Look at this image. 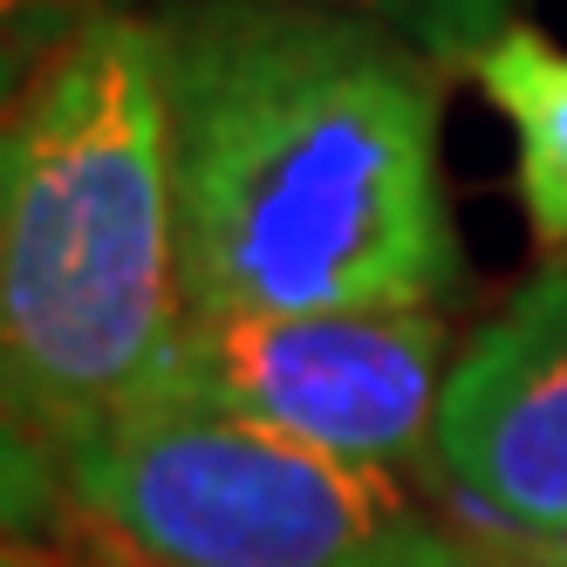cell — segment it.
Wrapping results in <instances>:
<instances>
[{
	"mask_svg": "<svg viewBox=\"0 0 567 567\" xmlns=\"http://www.w3.org/2000/svg\"><path fill=\"white\" fill-rule=\"evenodd\" d=\"M96 8H110V0H0V34H8L14 49H55L62 34L83 21V14H96Z\"/></svg>",
	"mask_w": 567,
	"mask_h": 567,
	"instance_id": "cell-9",
	"label": "cell"
},
{
	"mask_svg": "<svg viewBox=\"0 0 567 567\" xmlns=\"http://www.w3.org/2000/svg\"><path fill=\"white\" fill-rule=\"evenodd\" d=\"M178 267L192 315L444 308V69L295 0H157Z\"/></svg>",
	"mask_w": 567,
	"mask_h": 567,
	"instance_id": "cell-1",
	"label": "cell"
},
{
	"mask_svg": "<svg viewBox=\"0 0 567 567\" xmlns=\"http://www.w3.org/2000/svg\"><path fill=\"white\" fill-rule=\"evenodd\" d=\"M0 567H34V560H28L21 547H8V534H0Z\"/></svg>",
	"mask_w": 567,
	"mask_h": 567,
	"instance_id": "cell-13",
	"label": "cell"
},
{
	"mask_svg": "<svg viewBox=\"0 0 567 567\" xmlns=\"http://www.w3.org/2000/svg\"><path fill=\"white\" fill-rule=\"evenodd\" d=\"M431 472L465 534L534 547L567 526V254L444 370Z\"/></svg>",
	"mask_w": 567,
	"mask_h": 567,
	"instance_id": "cell-5",
	"label": "cell"
},
{
	"mask_svg": "<svg viewBox=\"0 0 567 567\" xmlns=\"http://www.w3.org/2000/svg\"><path fill=\"white\" fill-rule=\"evenodd\" d=\"M444 567H547V560H534L526 547H506V540H485V534H458Z\"/></svg>",
	"mask_w": 567,
	"mask_h": 567,
	"instance_id": "cell-10",
	"label": "cell"
},
{
	"mask_svg": "<svg viewBox=\"0 0 567 567\" xmlns=\"http://www.w3.org/2000/svg\"><path fill=\"white\" fill-rule=\"evenodd\" d=\"M83 513L131 567H444L458 534L417 513L396 472L165 390L62 465Z\"/></svg>",
	"mask_w": 567,
	"mask_h": 567,
	"instance_id": "cell-3",
	"label": "cell"
},
{
	"mask_svg": "<svg viewBox=\"0 0 567 567\" xmlns=\"http://www.w3.org/2000/svg\"><path fill=\"white\" fill-rule=\"evenodd\" d=\"M526 554H534V560H547V567H567V526H560V534H547V540H534Z\"/></svg>",
	"mask_w": 567,
	"mask_h": 567,
	"instance_id": "cell-12",
	"label": "cell"
},
{
	"mask_svg": "<svg viewBox=\"0 0 567 567\" xmlns=\"http://www.w3.org/2000/svg\"><path fill=\"white\" fill-rule=\"evenodd\" d=\"M157 21L83 14L0 110V411L55 472L185 349Z\"/></svg>",
	"mask_w": 567,
	"mask_h": 567,
	"instance_id": "cell-2",
	"label": "cell"
},
{
	"mask_svg": "<svg viewBox=\"0 0 567 567\" xmlns=\"http://www.w3.org/2000/svg\"><path fill=\"white\" fill-rule=\"evenodd\" d=\"M69 519L62 472L28 444V431L0 411V534H55Z\"/></svg>",
	"mask_w": 567,
	"mask_h": 567,
	"instance_id": "cell-8",
	"label": "cell"
},
{
	"mask_svg": "<svg viewBox=\"0 0 567 567\" xmlns=\"http://www.w3.org/2000/svg\"><path fill=\"white\" fill-rule=\"evenodd\" d=\"M465 69L519 144L526 226L540 247L567 254V49L534 21H506Z\"/></svg>",
	"mask_w": 567,
	"mask_h": 567,
	"instance_id": "cell-6",
	"label": "cell"
},
{
	"mask_svg": "<svg viewBox=\"0 0 567 567\" xmlns=\"http://www.w3.org/2000/svg\"><path fill=\"white\" fill-rule=\"evenodd\" d=\"M110 8H124V0H110ZM295 8H329V14L377 21L396 42L431 55L437 69H458L493 42L506 21H519L526 0H295Z\"/></svg>",
	"mask_w": 567,
	"mask_h": 567,
	"instance_id": "cell-7",
	"label": "cell"
},
{
	"mask_svg": "<svg viewBox=\"0 0 567 567\" xmlns=\"http://www.w3.org/2000/svg\"><path fill=\"white\" fill-rule=\"evenodd\" d=\"M444 308L329 315H185L172 390L301 437L329 458L403 472L431 465L444 396Z\"/></svg>",
	"mask_w": 567,
	"mask_h": 567,
	"instance_id": "cell-4",
	"label": "cell"
},
{
	"mask_svg": "<svg viewBox=\"0 0 567 567\" xmlns=\"http://www.w3.org/2000/svg\"><path fill=\"white\" fill-rule=\"evenodd\" d=\"M21 62H28V49H14L8 34H0V110H8V96H14V83H21Z\"/></svg>",
	"mask_w": 567,
	"mask_h": 567,
	"instance_id": "cell-11",
	"label": "cell"
}]
</instances>
